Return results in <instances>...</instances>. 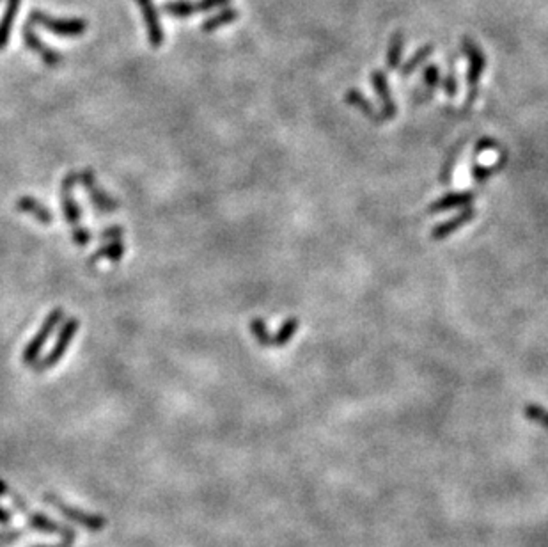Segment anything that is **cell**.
Here are the masks:
<instances>
[{"instance_id": "obj_1", "label": "cell", "mask_w": 548, "mask_h": 547, "mask_svg": "<svg viewBox=\"0 0 548 547\" xmlns=\"http://www.w3.org/2000/svg\"><path fill=\"white\" fill-rule=\"evenodd\" d=\"M461 50H463L465 57L468 59L467 68V98H465V105L472 107L475 100L479 98V84H481L482 73L486 70V57L482 54L481 47L475 43L472 37L463 36L461 37Z\"/></svg>"}, {"instance_id": "obj_2", "label": "cell", "mask_w": 548, "mask_h": 547, "mask_svg": "<svg viewBox=\"0 0 548 547\" xmlns=\"http://www.w3.org/2000/svg\"><path fill=\"white\" fill-rule=\"evenodd\" d=\"M63 316H64L63 307H56V309H52L50 313H48V316L44 318V322L41 324L39 331L34 334V338L29 341V345L23 348V352H22L23 364H27V367H34V364L39 361L41 350L44 348L46 341L50 340V336L56 333L57 326L61 324Z\"/></svg>"}, {"instance_id": "obj_3", "label": "cell", "mask_w": 548, "mask_h": 547, "mask_svg": "<svg viewBox=\"0 0 548 547\" xmlns=\"http://www.w3.org/2000/svg\"><path fill=\"white\" fill-rule=\"evenodd\" d=\"M78 327H80V322H78V318H68V322L64 324L63 329L59 331V336H57L56 343H54L52 350L48 352L46 355H44L43 359H39V361L34 364V371L36 374H43V371L50 370V368L57 367L59 364L61 359L66 355L68 348H70L71 341H73V338L77 336V331Z\"/></svg>"}, {"instance_id": "obj_4", "label": "cell", "mask_w": 548, "mask_h": 547, "mask_svg": "<svg viewBox=\"0 0 548 547\" xmlns=\"http://www.w3.org/2000/svg\"><path fill=\"white\" fill-rule=\"evenodd\" d=\"M29 23H37L43 29L50 30L52 34L61 37H78L84 36V32L87 30V22L82 18H56V16H50L43 11H32L29 15Z\"/></svg>"}, {"instance_id": "obj_5", "label": "cell", "mask_w": 548, "mask_h": 547, "mask_svg": "<svg viewBox=\"0 0 548 547\" xmlns=\"http://www.w3.org/2000/svg\"><path fill=\"white\" fill-rule=\"evenodd\" d=\"M80 181L82 185H84L85 194H87L89 197V203H91V207L94 208L96 211H99V214H112V211H118L119 208H121V203H119L116 197H112L108 192H105L104 187L99 185L98 178H96L92 169L82 171Z\"/></svg>"}, {"instance_id": "obj_6", "label": "cell", "mask_w": 548, "mask_h": 547, "mask_svg": "<svg viewBox=\"0 0 548 547\" xmlns=\"http://www.w3.org/2000/svg\"><path fill=\"white\" fill-rule=\"evenodd\" d=\"M44 501H46L48 505L56 507L57 510H59L66 519L77 522V524L85 526L89 531H94V533L101 531V529L105 528V524H107V519H105L104 515L89 514V512L80 510V508L71 507V505H68L66 501H63L61 498H57L56 494H44Z\"/></svg>"}, {"instance_id": "obj_7", "label": "cell", "mask_w": 548, "mask_h": 547, "mask_svg": "<svg viewBox=\"0 0 548 547\" xmlns=\"http://www.w3.org/2000/svg\"><path fill=\"white\" fill-rule=\"evenodd\" d=\"M231 4V0H197V2H190V0H170L163 4V11L167 15L174 16V18H188L192 15L204 11H213L218 8H228Z\"/></svg>"}, {"instance_id": "obj_8", "label": "cell", "mask_w": 548, "mask_h": 547, "mask_svg": "<svg viewBox=\"0 0 548 547\" xmlns=\"http://www.w3.org/2000/svg\"><path fill=\"white\" fill-rule=\"evenodd\" d=\"M77 180H80V173H68L63 178V183H61V208H63L64 219H66V222L71 228L80 226L82 217H84V211H82V208L78 207V203L73 197V189Z\"/></svg>"}, {"instance_id": "obj_9", "label": "cell", "mask_w": 548, "mask_h": 547, "mask_svg": "<svg viewBox=\"0 0 548 547\" xmlns=\"http://www.w3.org/2000/svg\"><path fill=\"white\" fill-rule=\"evenodd\" d=\"M22 37L27 49L36 54V56H39L46 66H59L61 61H63V56H61L59 52H56V50L50 49V47H46V43L34 32L32 23L27 22L25 25H23Z\"/></svg>"}, {"instance_id": "obj_10", "label": "cell", "mask_w": 548, "mask_h": 547, "mask_svg": "<svg viewBox=\"0 0 548 547\" xmlns=\"http://www.w3.org/2000/svg\"><path fill=\"white\" fill-rule=\"evenodd\" d=\"M371 84L375 87L376 97L380 98L382 102V111H380V116H382V121H392L397 114V104L396 100L390 94L389 89V82H387V75L385 71H378L375 70L371 73Z\"/></svg>"}, {"instance_id": "obj_11", "label": "cell", "mask_w": 548, "mask_h": 547, "mask_svg": "<svg viewBox=\"0 0 548 547\" xmlns=\"http://www.w3.org/2000/svg\"><path fill=\"white\" fill-rule=\"evenodd\" d=\"M135 2L140 8V11H142L144 23H146L147 29V39H149L151 49H160L163 43V29L158 18V11L155 8V2L153 0H135Z\"/></svg>"}, {"instance_id": "obj_12", "label": "cell", "mask_w": 548, "mask_h": 547, "mask_svg": "<svg viewBox=\"0 0 548 547\" xmlns=\"http://www.w3.org/2000/svg\"><path fill=\"white\" fill-rule=\"evenodd\" d=\"M27 517H29V524L32 526L36 531H43V533H52V535H61L64 540H75V531L68 526L61 524V522L54 521V519L46 517L44 514H39V512H25Z\"/></svg>"}, {"instance_id": "obj_13", "label": "cell", "mask_w": 548, "mask_h": 547, "mask_svg": "<svg viewBox=\"0 0 548 547\" xmlns=\"http://www.w3.org/2000/svg\"><path fill=\"white\" fill-rule=\"evenodd\" d=\"M474 217H475V210H474V208H471V207L465 208V210L461 211V214L458 215V217H454V219H451V221L442 222V224L435 226L433 230H431V238H433V240H444V238H447V237H449V235L456 233V231L460 230L461 226H467L468 222L474 221Z\"/></svg>"}, {"instance_id": "obj_14", "label": "cell", "mask_w": 548, "mask_h": 547, "mask_svg": "<svg viewBox=\"0 0 548 547\" xmlns=\"http://www.w3.org/2000/svg\"><path fill=\"white\" fill-rule=\"evenodd\" d=\"M474 201V192H451L442 199L433 201L428 207L426 214H440V211L454 210V208H468Z\"/></svg>"}, {"instance_id": "obj_15", "label": "cell", "mask_w": 548, "mask_h": 547, "mask_svg": "<svg viewBox=\"0 0 548 547\" xmlns=\"http://www.w3.org/2000/svg\"><path fill=\"white\" fill-rule=\"evenodd\" d=\"M346 104L351 105V107H355L357 111H361L362 114L366 116V118L369 119L371 123H375V125H382V116H380V112L376 111L375 105L371 104V102L368 100V98L364 97V94L359 91V89L351 87L346 91V97H344Z\"/></svg>"}, {"instance_id": "obj_16", "label": "cell", "mask_w": 548, "mask_h": 547, "mask_svg": "<svg viewBox=\"0 0 548 547\" xmlns=\"http://www.w3.org/2000/svg\"><path fill=\"white\" fill-rule=\"evenodd\" d=\"M125 254H126V245L123 240L104 242V245H101L98 251H94L91 256H89V265H96V263H99L101 259H107V262L111 263H119Z\"/></svg>"}, {"instance_id": "obj_17", "label": "cell", "mask_w": 548, "mask_h": 547, "mask_svg": "<svg viewBox=\"0 0 548 547\" xmlns=\"http://www.w3.org/2000/svg\"><path fill=\"white\" fill-rule=\"evenodd\" d=\"M16 210L22 211V214H30L37 222H41V224L44 226L52 224L54 222V217L52 214H50V210H48L43 203H39L36 197H30V196L20 197V199L16 201Z\"/></svg>"}, {"instance_id": "obj_18", "label": "cell", "mask_w": 548, "mask_h": 547, "mask_svg": "<svg viewBox=\"0 0 548 547\" xmlns=\"http://www.w3.org/2000/svg\"><path fill=\"white\" fill-rule=\"evenodd\" d=\"M20 4H22V0H8V4H6L4 16L0 20V52L8 47L13 25H15L16 15H18Z\"/></svg>"}, {"instance_id": "obj_19", "label": "cell", "mask_w": 548, "mask_h": 547, "mask_svg": "<svg viewBox=\"0 0 548 547\" xmlns=\"http://www.w3.org/2000/svg\"><path fill=\"white\" fill-rule=\"evenodd\" d=\"M238 18H239V11H236V9L229 8L228 6V8H222L220 13H217V15L204 20L203 25H201V30H203V32H215L217 29L236 22Z\"/></svg>"}, {"instance_id": "obj_20", "label": "cell", "mask_w": 548, "mask_h": 547, "mask_svg": "<svg viewBox=\"0 0 548 547\" xmlns=\"http://www.w3.org/2000/svg\"><path fill=\"white\" fill-rule=\"evenodd\" d=\"M403 49H405V36H403L401 30H397V32L392 34L389 41V49H387V70H396L401 63V54Z\"/></svg>"}, {"instance_id": "obj_21", "label": "cell", "mask_w": 548, "mask_h": 547, "mask_svg": "<svg viewBox=\"0 0 548 547\" xmlns=\"http://www.w3.org/2000/svg\"><path fill=\"white\" fill-rule=\"evenodd\" d=\"M506 162H508V153H502L501 159H499V162L495 164V166H490V167H482V166H472L471 167V174H472V180L478 183V185H481V183H485L486 180H488L490 176H493V174H497L499 171H502L506 167Z\"/></svg>"}, {"instance_id": "obj_22", "label": "cell", "mask_w": 548, "mask_h": 547, "mask_svg": "<svg viewBox=\"0 0 548 547\" xmlns=\"http://www.w3.org/2000/svg\"><path fill=\"white\" fill-rule=\"evenodd\" d=\"M298 327H300V320H298L297 316L287 318L286 322H284L282 326L279 327V333L273 336V347H277V348L286 347V345L291 341V338L297 334Z\"/></svg>"}, {"instance_id": "obj_23", "label": "cell", "mask_w": 548, "mask_h": 547, "mask_svg": "<svg viewBox=\"0 0 548 547\" xmlns=\"http://www.w3.org/2000/svg\"><path fill=\"white\" fill-rule=\"evenodd\" d=\"M431 54H433V44L428 43V44H424V47H421V49L417 50V52L413 54V56L410 57V59L406 61L405 64H403V68H401V77H403V78H409L410 75H412L413 71H416L417 68H419L421 64H423L424 61H426L428 57L431 56Z\"/></svg>"}, {"instance_id": "obj_24", "label": "cell", "mask_w": 548, "mask_h": 547, "mask_svg": "<svg viewBox=\"0 0 548 547\" xmlns=\"http://www.w3.org/2000/svg\"><path fill=\"white\" fill-rule=\"evenodd\" d=\"M251 333L252 336L256 338V341H258L259 347L266 348V347H273V336H270L268 334V327H266L265 320L263 318H254L251 322Z\"/></svg>"}, {"instance_id": "obj_25", "label": "cell", "mask_w": 548, "mask_h": 547, "mask_svg": "<svg viewBox=\"0 0 548 547\" xmlns=\"http://www.w3.org/2000/svg\"><path fill=\"white\" fill-rule=\"evenodd\" d=\"M440 80H442L440 68H438L437 64H430V66L424 68L423 82H424V87L428 89V91H426V97L428 98L433 97V91H435V89H437V85L440 84Z\"/></svg>"}, {"instance_id": "obj_26", "label": "cell", "mask_w": 548, "mask_h": 547, "mask_svg": "<svg viewBox=\"0 0 548 547\" xmlns=\"http://www.w3.org/2000/svg\"><path fill=\"white\" fill-rule=\"evenodd\" d=\"M444 93L447 98H454L458 94V80H456V61L449 63V71L444 78Z\"/></svg>"}, {"instance_id": "obj_27", "label": "cell", "mask_w": 548, "mask_h": 547, "mask_svg": "<svg viewBox=\"0 0 548 547\" xmlns=\"http://www.w3.org/2000/svg\"><path fill=\"white\" fill-rule=\"evenodd\" d=\"M525 414L527 418L533 419V422L540 423V425L547 426L548 429V410H544L543 407L540 405H527L525 407Z\"/></svg>"}, {"instance_id": "obj_28", "label": "cell", "mask_w": 548, "mask_h": 547, "mask_svg": "<svg viewBox=\"0 0 548 547\" xmlns=\"http://www.w3.org/2000/svg\"><path fill=\"white\" fill-rule=\"evenodd\" d=\"M123 237H125V228L119 224L107 226V228H105V230H101V233H99V240L101 242L123 240Z\"/></svg>"}, {"instance_id": "obj_29", "label": "cell", "mask_w": 548, "mask_h": 547, "mask_svg": "<svg viewBox=\"0 0 548 547\" xmlns=\"http://www.w3.org/2000/svg\"><path fill=\"white\" fill-rule=\"evenodd\" d=\"M71 238H73L75 245L77 247H87L89 242H91V231L85 228V226H77V228H73V231H71Z\"/></svg>"}, {"instance_id": "obj_30", "label": "cell", "mask_w": 548, "mask_h": 547, "mask_svg": "<svg viewBox=\"0 0 548 547\" xmlns=\"http://www.w3.org/2000/svg\"><path fill=\"white\" fill-rule=\"evenodd\" d=\"M454 164H456V160H454V156H451L449 160H445L444 167H442L440 176H438V180H440V183H444V185H449L451 181H453Z\"/></svg>"}, {"instance_id": "obj_31", "label": "cell", "mask_w": 548, "mask_h": 547, "mask_svg": "<svg viewBox=\"0 0 548 547\" xmlns=\"http://www.w3.org/2000/svg\"><path fill=\"white\" fill-rule=\"evenodd\" d=\"M486 149H499V141L492 139V137H482L481 141L478 142L474 149V155H479V153L486 152Z\"/></svg>"}, {"instance_id": "obj_32", "label": "cell", "mask_w": 548, "mask_h": 547, "mask_svg": "<svg viewBox=\"0 0 548 547\" xmlns=\"http://www.w3.org/2000/svg\"><path fill=\"white\" fill-rule=\"evenodd\" d=\"M20 536H22V533L20 531H0V543L15 542V540H18Z\"/></svg>"}, {"instance_id": "obj_33", "label": "cell", "mask_w": 548, "mask_h": 547, "mask_svg": "<svg viewBox=\"0 0 548 547\" xmlns=\"http://www.w3.org/2000/svg\"><path fill=\"white\" fill-rule=\"evenodd\" d=\"M9 521H11V514L0 507V522H2V524H6V522H9Z\"/></svg>"}, {"instance_id": "obj_34", "label": "cell", "mask_w": 548, "mask_h": 547, "mask_svg": "<svg viewBox=\"0 0 548 547\" xmlns=\"http://www.w3.org/2000/svg\"><path fill=\"white\" fill-rule=\"evenodd\" d=\"M37 547H73V542H71V540H63V542L57 543V546H37Z\"/></svg>"}, {"instance_id": "obj_35", "label": "cell", "mask_w": 548, "mask_h": 547, "mask_svg": "<svg viewBox=\"0 0 548 547\" xmlns=\"http://www.w3.org/2000/svg\"><path fill=\"white\" fill-rule=\"evenodd\" d=\"M8 492H9L8 484H6V481L0 480V496H8Z\"/></svg>"}]
</instances>
